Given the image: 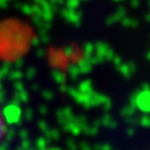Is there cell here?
<instances>
[{
  "mask_svg": "<svg viewBox=\"0 0 150 150\" xmlns=\"http://www.w3.org/2000/svg\"><path fill=\"white\" fill-rule=\"evenodd\" d=\"M3 131H4V124H3L1 116H0V137H1V135H3Z\"/></svg>",
  "mask_w": 150,
  "mask_h": 150,
  "instance_id": "1",
  "label": "cell"
}]
</instances>
